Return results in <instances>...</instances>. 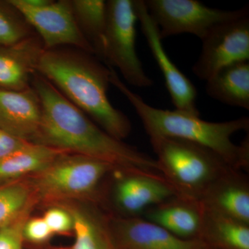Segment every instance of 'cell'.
<instances>
[{
	"label": "cell",
	"mask_w": 249,
	"mask_h": 249,
	"mask_svg": "<svg viewBox=\"0 0 249 249\" xmlns=\"http://www.w3.org/2000/svg\"><path fill=\"white\" fill-rule=\"evenodd\" d=\"M37 72L111 137H129L130 120L108 98L110 67L94 55L71 47L45 49Z\"/></svg>",
	"instance_id": "2"
},
{
	"label": "cell",
	"mask_w": 249,
	"mask_h": 249,
	"mask_svg": "<svg viewBox=\"0 0 249 249\" xmlns=\"http://www.w3.org/2000/svg\"><path fill=\"white\" fill-rule=\"evenodd\" d=\"M42 218L53 235L55 234L69 235L73 232V219L71 214L60 205L47 210Z\"/></svg>",
	"instance_id": "25"
},
{
	"label": "cell",
	"mask_w": 249,
	"mask_h": 249,
	"mask_svg": "<svg viewBox=\"0 0 249 249\" xmlns=\"http://www.w3.org/2000/svg\"><path fill=\"white\" fill-rule=\"evenodd\" d=\"M115 167L85 156L65 152L45 169L27 178L37 203L96 199L100 186Z\"/></svg>",
	"instance_id": "5"
},
{
	"label": "cell",
	"mask_w": 249,
	"mask_h": 249,
	"mask_svg": "<svg viewBox=\"0 0 249 249\" xmlns=\"http://www.w3.org/2000/svg\"><path fill=\"white\" fill-rule=\"evenodd\" d=\"M202 47L193 71L207 81L224 67L249 60V14L214 27L201 40Z\"/></svg>",
	"instance_id": "8"
},
{
	"label": "cell",
	"mask_w": 249,
	"mask_h": 249,
	"mask_svg": "<svg viewBox=\"0 0 249 249\" xmlns=\"http://www.w3.org/2000/svg\"><path fill=\"white\" fill-rule=\"evenodd\" d=\"M31 86L42 105L36 144L102 160L119 170L163 176L155 159L111 137L37 72Z\"/></svg>",
	"instance_id": "1"
},
{
	"label": "cell",
	"mask_w": 249,
	"mask_h": 249,
	"mask_svg": "<svg viewBox=\"0 0 249 249\" xmlns=\"http://www.w3.org/2000/svg\"><path fill=\"white\" fill-rule=\"evenodd\" d=\"M45 47L35 34L11 46H0V89L22 91L30 88Z\"/></svg>",
	"instance_id": "15"
},
{
	"label": "cell",
	"mask_w": 249,
	"mask_h": 249,
	"mask_svg": "<svg viewBox=\"0 0 249 249\" xmlns=\"http://www.w3.org/2000/svg\"><path fill=\"white\" fill-rule=\"evenodd\" d=\"M150 141L160 173L179 196L198 200L208 187L232 169L219 155L199 144L168 137Z\"/></svg>",
	"instance_id": "4"
},
{
	"label": "cell",
	"mask_w": 249,
	"mask_h": 249,
	"mask_svg": "<svg viewBox=\"0 0 249 249\" xmlns=\"http://www.w3.org/2000/svg\"><path fill=\"white\" fill-rule=\"evenodd\" d=\"M120 176L111 187V198L119 217H142L152 206L178 196L163 176L118 170Z\"/></svg>",
	"instance_id": "11"
},
{
	"label": "cell",
	"mask_w": 249,
	"mask_h": 249,
	"mask_svg": "<svg viewBox=\"0 0 249 249\" xmlns=\"http://www.w3.org/2000/svg\"><path fill=\"white\" fill-rule=\"evenodd\" d=\"M26 6L31 8H40L47 6L52 2V0H21Z\"/></svg>",
	"instance_id": "28"
},
{
	"label": "cell",
	"mask_w": 249,
	"mask_h": 249,
	"mask_svg": "<svg viewBox=\"0 0 249 249\" xmlns=\"http://www.w3.org/2000/svg\"><path fill=\"white\" fill-rule=\"evenodd\" d=\"M73 219L74 244L70 249H117L107 227V219L71 202L62 203Z\"/></svg>",
	"instance_id": "19"
},
{
	"label": "cell",
	"mask_w": 249,
	"mask_h": 249,
	"mask_svg": "<svg viewBox=\"0 0 249 249\" xmlns=\"http://www.w3.org/2000/svg\"><path fill=\"white\" fill-rule=\"evenodd\" d=\"M134 8L141 29L157 65L164 78L167 89L177 110L200 116L196 106L197 91L191 80L180 71L165 52L160 29L152 19L144 0H134Z\"/></svg>",
	"instance_id": "10"
},
{
	"label": "cell",
	"mask_w": 249,
	"mask_h": 249,
	"mask_svg": "<svg viewBox=\"0 0 249 249\" xmlns=\"http://www.w3.org/2000/svg\"><path fill=\"white\" fill-rule=\"evenodd\" d=\"M65 151L29 142L0 160V185L29 178L50 165Z\"/></svg>",
	"instance_id": "18"
},
{
	"label": "cell",
	"mask_w": 249,
	"mask_h": 249,
	"mask_svg": "<svg viewBox=\"0 0 249 249\" xmlns=\"http://www.w3.org/2000/svg\"><path fill=\"white\" fill-rule=\"evenodd\" d=\"M42 117L40 98L32 87L22 91L0 89V129L36 143Z\"/></svg>",
	"instance_id": "13"
},
{
	"label": "cell",
	"mask_w": 249,
	"mask_h": 249,
	"mask_svg": "<svg viewBox=\"0 0 249 249\" xmlns=\"http://www.w3.org/2000/svg\"><path fill=\"white\" fill-rule=\"evenodd\" d=\"M162 40L190 34L200 40L221 23L249 14L248 7L234 11L209 7L197 0H145Z\"/></svg>",
	"instance_id": "7"
},
{
	"label": "cell",
	"mask_w": 249,
	"mask_h": 249,
	"mask_svg": "<svg viewBox=\"0 0 249 249\" xmlns=\"http://www.w3.org/2000/svg\"><path fill=\"white\" fill-rule=\"evenodd\" d=\"M204 211L199 240L213 249H249V224Z\"/></svg>",
	"instance_id": "20"
},
{
	"label": "cell",
	"mask_w": 249,
	"mask_h": 249,
	"mask_svg": "<svg viewBox=\"0 0 249 249\" xmlns=\"http://www.w3.org/2000/svg\"><path fill=\"white\" fill-rule=\"evenodd\" d=\"M137 21L133 0L107 1L102 60L107 66L117 68L128 84L150 88L153 80L144 71L136 49Z\"/></svg>",
	"instance_id": "6"
},
{
	"label": "cell",
	"mask_w": 249,
	"mask_h": 249,
	"mask_svg": "<svg viewBox=\"0 0 249 249\" xmlns=\"http://www.w3.org/2000/svg\"><path fill=\"white\" fill-rule=\"evenodd\" d=\"M198 201L206 209L249 224V179L243 171L229 170Z\"/></svg>",
	"instance_id": "14"
},
{
	"label": "cell",
	"mask_w": 249,
	"mask_h": 249,
	"mask_svg": "<svg viewBox=\"0 0 249 249\" xmlns=\"http://www.w3.org/2000/svg\"><path fill=\"white\" fill-rule=\"evenodd\" d=\"M29 143L0 129V160L20 150Z\"/></svg>",
	"instance_id": "27"
},
{
	"label": "cell",
	"mask_w": 249,
	"mask_h": 249,
	"mask_svg": "<svg viewBox=\"0 0 249 249\" xmlns=\"http://www.w3.org/2000/svg\"><path fill=\"white\" fill-rule=\"evenodd\" d=\"M22 14L45 49L71 47L95 55L92 47L77 25L71 0L52 1L40 8L26 6L21 0H9Z\"/></svg>",
	"instance_id": "9"
},
{
	"label": "cell",
	"mask_w": 249,
	"mask_h": 249,
	"mask_svg": "<svg viewBox=\"0 0 249 249\" xmlns=\"http://www.w3.org/2000/svg\"><path fill=\"white\" fill-rule=\"evenodd\" d=\"M206 93L219 102L249 109V62L232 64L206 81Z\"/></svg>",
	"instance_id": "17"
},
{
	"label": "cell",
	"mask_w": 249,
	"mask_h": 249,
	"mask_svg": "<svg viewBox=\"0 0 249 249\" xmlns=\"http://www.w3.org/2000/svg\"><path fill=\"white\" fill-rule=\"evenodd\" d=\"M71 4L80 31L92 47L95 56L102 60L107 24V1L71 0Z\"/></svg>",
	"instance_id": "21"
},
{
	"label": "cell",
	"mask_w": 249,
	"mask_h": 249,
	"mask_svg": "<svg viewBox=\"0 0 249 249\" xmlns=\"http://www.w3.org/2000/svg\"><path fill=\"white\" fill-rule=\"evenodd\" d=\"M24 240L34 244L45 243L53 236L42 217H29L24 225Z\"/></svg>",
	"instance_id": "26"
},
{
	"label": "cell",
	"mask_w": 249,
	"mask_h": 249,
	"mask_svg": "<svg viewBox=\"0 0 249 249\" xmlns=\"http://www.w3.org/2000/svg\"><path fill=\"white\" fill-rule=\"evenodd\" d=\"M35 34L30 24L9 0H0V46L16 45Z\"/></svg>",
	"instance_id": "23"
},
{
	"label": "cell",
	"mask_w": 249,
	"mask_h": 249,
	"mask_svg": "<svg viewBox=\"0 0 249 249\" xmlns=\"http://www.w3.org/2000/svg\"><path fill=\"white\" fill-rule=\"evenodd\" d=\"M117 249H213L200 240H185L142 217H107Z\"/></svg>",
	"instance_id": "12"
},
{
	"label": "cell",
	"mask_w": 249,
	"mask_h": 249,
	"mask_svg": "<svg viewBox=\"0 0 249 249\" xmlns=\"http://www.w3.org/2000/svg\"><path fill=\"white\" fill-rule=\"evenodd\" d=\"M111 85L119 90L132 105L140 118L149 137L182 139L199 144L219 155L231 168L236 170L249 169V140L240 145L231 137L240 131L249 130V117L224 122H209L199 116L175 110L160 109L147 104L121 80L115 70L110 67Z\"/></svg>",
	"instance_id": "3"
},
{
	"label": "cell",
	"mask_w": 249,
	"mask_h": 249,
	"mask_svg": "<svg viewBox=\"0 0 249 249\" xmlns=\"http://www.w3.org/2000/svg\"><path fill=\"white\" fill-rule=\"evenodd\" d=\"M34 207L28 208L14 220L0 228V249H23V231Z\"/></svg>",
	"instance_id": "24"
},
{
	"label": "cell",
	"mask_w": 249,
	"mask_h": 249,
	"mask_svg": "<svg viewBox=\"0 0 249 249\" xmlns=\"http://www.w3.org/2000/svg\"><path fill=\"white\" fill-rule=\"evenodd\" d=\"M204 207L199 201L175 196L147 209L142 217L185 240H199Z\"/></svg>",
	"instance_id": "16"
},
{
	"label": "cell",
	"mask_w": 249,
	"mask_h": 249,
	"mask_svg": "<svg viewBox=\"0 0 249 249\" xmlns=\"http://www.w3.org/2000/svg\"><path fill=\"white\" fill-rule=\"evenodd\" d=\"M37 204L27 178L0 185V228Z\"/></svg>",
	"instance_id": "22"
}]
</instances>
